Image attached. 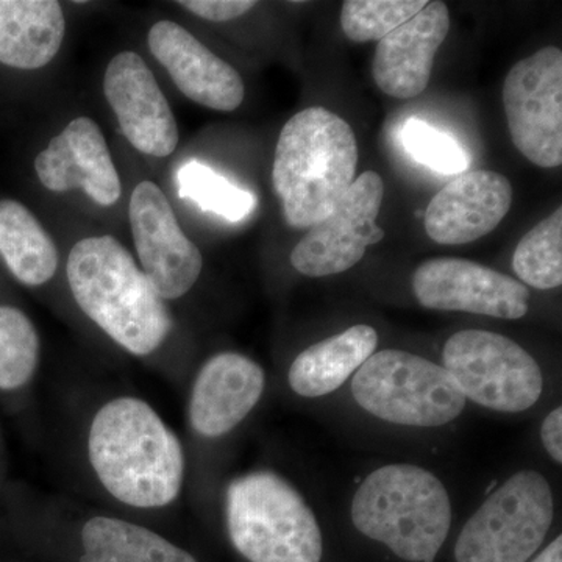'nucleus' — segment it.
I'll list each match as a JSON object with an SVG mask.
<instances>
[{"label": "nucleus", "instance_id": "nucleus-17", "mask_svg": "<svg viewBox=\"0 0 562 562\" xmlns=\"http://www.w3.org/2000/svg\"><path fill=\"white\" fill-rule=\"evenodd\" d=\"M147 41L151 55L192 102L216 111H233L241 105L246 88L238 70L187 29L177 22L160 21L150 29Z\"/></svg>", "mask_w": 562, "mask_h": 562}, {"label": "nucleus", "instance_id": "nucleus-24", "mask_svg": "<svg viewBox=\"0 0 562 562\" xmlns=\"http://www.w3.org/2000/svg\"><path fill=\"white\" fill-rule=\"evenodd\" d=\"M177 190L184 201L194 202L199 209L225 221H244L257 206V199L251 192L236 187L198 160L184 162L177 171Z\"/></svg>", "mask_w": 562, "mask_h": 562}, {"label": "nucleus", "instance_id": "nucleus-29", "mask_svg": "<svg viewBox=\"0 0 562 562\" xmlns=\"http://www.w3.org/2000/svg\"><path fill=\"white\" fill-rule=\"evenodd\" d=\"M539 439L547 457L554 465L562 464V406L560 403L546 413L539 424Z\"/></svg>", "mask_w": 562, "mask_h": 562}, {"label": "nucleus", "instance_id": "nucleus-21", "mask_svg": "<svg viewBox=\"0 0 562 562\" xmlns=\"http://www.w3.org/2000/svg\"><path fill=\"white\" fill-rule=\"evenodd\" d=\"M0 257L14 279L25 286H41L58 269L57 246L27 206L0 201Z\"/></svg>", "mask_w": 562, "mask_h": 562}, {"label": "nucleus", "instance_id": "nucleus-3", "mask_svg": "<svg viewBox=\"0 0 562 562\" xmlns=\"http://www.w3.org/2000/svg\"><path fill=\"white\" fill-rule=\"evenodd\" d=\"M66 273L81 312L128 353L147 357L168 339L172 328L168 305L113 236L77 243Z\"/></svg>", "mask_w": 562, "mask_h": 562}, {"label": "nucleus", "instance_id": "nucleus-22", "mask_svg": "<svg viewBox=\"0 0 562 562\" xmlns=\"http://www.w3.org/2000/svg\"><path fill=\"white\" fill-rule=\"evenodd\" d=\"M81 549L85 562H199L158 532L109 516L83 525Z\"/></svg>", "mask_w": 562, "mask_h": 562}, {"label": "nucleus", "instance_id": "nucleus-1", "mask_svg": "<svg viewBox=\"0 0 562 562\" xmlns=\"http://www.w3.org/2000/svg\"><path fill=\"white\" fill-rule=\"evenodd\" d=\"M88 454L102 486L133 508H165L183 487L179 436L140 398H113L95 413Z\"/></svg>", "mask_w": 562, "mask_h": 562}, {"label": "nucleus", "instance_id": "nucleus-26", "mask_svg": "<svg viewBox=\"0 0 562 562\" xmlns=\"http://www.w3.org/2000/svg\"><path fill=\"white\" fill-rule=\"evenodd\" d=\"M425 0H347L341 9L344 35L355 43L380 41L412 20Z\"/></svg>", "mask_w": 562, "mask_h": 562}, {"label": "nucleus", "instance_id": "nucleus-9", "mask_svg": "<svg viewBox=\"0 0 562 562\" xmlns=\"http://www.w3.org/2000/svg\"><path fill=\"white\" fill-rule=\"evenodd\" d=\"M503 109L516 149L543 169L562 165V52L547 46L513 66Z\"/></svg>", "mask_w": 562, "mask_h": 562}, {"label": "nucleus", "instance_id": "nucleus-25", "mask_svg": "<svg viewBox=\"0 0 562 562\" xmlns=\"http://www.w3.org/2000/svg\"><path fill=\"white\" fill-rule=\"evenodd\" d=\"M40 336L27 314L0 306V390L16 391L35 375L40 362Z\"/></svg>", "mask_w": 562, "mask_h": 562}, {"label": "nucleus", "instance_id": "nucleus-11", "mask_svg": "<svg viewBox=\"0 0 562 562\" xmlns=\"http://www.w3.org/2000/svg\"><path fill=\"white\" fill-rule=\"evenodd\" d=\"M413 294L425 310L519 321L531 312V291L519 280L464 258H431L413 273Z\"/></svg>", "mask_w": 562, "mask_h": 562}, {"label": "nucleus", "instance_id": "nucleus-12", "mask_svg": "<svg viewBox=\"0 0 562 562\" xmlns=\"http://www.w3.org/2000/svg\"><path fill=\"white\" fill-rule=\"evenodd\" d=\"M128 220L140 271L162 301L183 297L201 277L203 257L181 231L171 203L154 181H140L133 190Z\"/></svg>", "mask_w": 562, "mask_h": 562}, {"label": "nucleus", "instance_id": "nucleus-19", "mask_svg": "<svg viewBox=\"0 0 562 562\" xmlns=\"http://www.w3.org/2000/svg\"><path fill=\"white\" fill-rule=\"evenodd\" d=\"M379 346L380 333L372 325H350L295 355L286 373L288 386L303 401L331 397L346 390Z\"/></svg>", "mask_w": 562, "mask_h": 562}, {"label": "nucleus", "instance_id": "nucleus-10", "mask_svg": "<svg viewBox=\"0 0 562 562\" xmlns=\"http://www.w3.org/2000/svg\"><path fill=\"white\" fill-rule=\"evenodd\" d=\"M384 183L375 171L362 172L325 220L316 222L291 251V265L310 279L350 271L366 250L384 238L376 225Z\"/></svg>", "mask_w": 562, "mask_h": 562}, {"label": "nucleus", "instance_id": "nucleus-27", "mask_svg": "<svg viewBox=\"0 0 562 562\" xmlns=\"http://www.w3.org/2000/svg\"><path fill=\"white\" fill-rule=\"evenodd\" d=\"M403 146L406 151L420 165L427 166L431 171L454 176L468 171L471 157L462 149L460 144L432 127L428 122L412 117L406 122L402 133Z\"/></svg>", "mask_w": 562, "mask_h": 562}, {"label": "nucleus", "instance_id": "nucleus-6", "mask_svg": "<svg viewBox=\"0 0 562 562\" xmlns=\"http://www.w3.org/2000/svg\"><path fill=\"white\" fill-rule=\"evenodd\" d=\"M225 525L236 552L249 562H322L324 535L313 506L272 471H251L228 483Z\"/></svg>", "mask_w": 562, "mask_h": 562}, {"label": "nucleus", "instance_id": "nucleus-16", "mask_svg": "<svg viewBox=\"0 0 562 562\" xmlns=\"http://www.w3.org/2000/svg\"><path fill=\"white\" fill-rule=\"evenodd\" d=\"M513 187L502 173L465 171L449 181L425 211V232L442 246H462L490 235L505 220Z\"/></svg>", "mask_w": 562, "mask_h": 562}, {"label": "nucleus", "instance_id": "nucleus-14", "mask_svg": "<svg viewBox=\"0 0 562 562\" xmlns=\"http://www.w3.org/2000/svg\"><path fill=\"white\" fill-rule=\"evenodd\" d=\"M265 369L247 355L221 351L202 366L192 384L188 419L205 439L231 435L254 413L265 395Z\"/></svg>", "mask_w": 562, "mask_h": 562}, {"label": "nucleus", "instance_id": "nucleus-28", "mask_svg": "<svg viewBox=\"0 0 562 562\" xmlns=\"http://www.w3.org/2000/svg\"><path fill=\"white\" fill-rule=\"evenodd\" d=\"M180 7L211 22L238 20L257 7L251 0H181Z\"/></svg>", "mask_w": 562, "mask_h": 562}, {"label": "nucleus", "instance_id": "nucleus-15", "mask_svg": "<svg viewBox=\"0 0 562 562\" xmlns=\"http://www.w3.org/2000/svg\"><path fill=\"white\" fill-rule=\"evenodd\" d=\"M36 176L52 192L80 188L101 206L121 199V179L105 136L90 117H76L35 160Z\"/></svg>", "mask_w": 562, "mask_h": 562}, {"label": "nucleus", "instance_id": "nucleus-20", "mask_svg": "<svg viewBox=\"0 0 562 562\" xmlns=\"http://www.w3.org/2000/svg\"><path fill=\"white\" fill-rule=\"evenodd\" d=\"M66 20L55 0H0V63L40 69L61 49Z\"/></svg>", "mask_w": 562, "mask_h": 562}, {"label": "nucleus", "instance_id": "nucleus-5", "mask_svg": "<svg viewBox=\"0 0 562 562\" xmlns=\"http://www.w3.org/2000/svg\"><path fill=\"white\" fill-rule=\"evenodd\" d=\"M355 412L406 432L453 427L469 403L441 362L402 349H379L347 384Z\"/></svg>", "mask_w": 562, "mask_h": 562}, {"label": "nucleus", "instance_id": "nucleus-23", "mask_svg": "<svg viewBox=\"0 0 562 562\" xmlns=\"http://www.w3.org/2000/svg\"><path fill=\"white\" fill-rule=\"evenodd\" d=\"M513 271L528 290L552 291L562 284V210L539 222L517 244Z\"/></svg>", "mask_w": 562, "mask_h": 562}, {"label": "nucleus", "instance_id": "nucleus-18", "mask_svg": "<svg viewBox=\"0 0 562 562\" xmlns=\"http://www.w3.org/2000/svg\"><path fill=\"white\" fill-rule=\"evenodd\" d=\"M449 31V9L436 0L380 40L372 61L379 90L395 99L417 98L427 90L436 54Z\"/></svg>", "mask_w": 562, "mask_h": 562}, {"label": "nucleus", "instance_id": "nucleus-13", "mask_svg": "<svg viewBox=\"0 0 562 562\" xmlns=\"http://www.w3.org/2000/svg\"><path fill=\"white\" fill-rule=\"evenodd\" d=\"M103 92L128 143L149 157H169L179 144V125L147 63L135 52L114 55Z\"/></svg>", "mask_w": 562, "mask_h": 562}, {"label": "nucleus", "instance_id": "nucleus-8", "mask_svg": "<svg viewBox=\"0 0 562 562\" xmlns=\"http://www.w3.org/2000/svg\"><path fill=\"white\" fill-rule=\"evenodd\" d=\"M439 362L468 403L502 416L535 412L550 391L538 358L502 333L454 331L443 342Z\"/></svg>", "mask_w": 562, "mask_h": 562}, {"label": "nucleus", "instance_id": "nucleus-4", "mask_svg": "<svg viewBox=\"0 0 562 562\" xmlns=\"http://www.w3.org/2000/svg\"><path fill=\"white\" fill-rule=\"evenodd\" d=\"M358 143L349 122L324 106L299 111L281 128L272 184L284 220L310 228L335 210L353 184Z\"/></svg>", "mask_w": 562, "mask_h": 562}, {"label": "nucleus", "instance_id": "nucleus-2", "mask_svg": "<svg viewBox=\"0 0 562 562\" xmlns=\"http://www.w3.org/2000/svg\"><path fill=\"white\" fill-rule=\"evenodd\" d=\"M349 514L362 538L405 562H435L454 522L449 487L416 462H386L366 473L351 494Z\"/></svg>", "mask_w": 562, "mask_h": 562}, {"label": "nucleus", "instance_id": "nucleus-7", "mask_svg": "<svg viewBox=\"0 0 562 562\" xmlns=\"http://www.w3.org/2000/svg\"><path fill=\"white\" fill-rule=\"evenodd\" d=\"M557 494L546 473L524 468L506 476L458 532L457 562H530L557 519Z\"/></svg>", "mask_w": 562, "mask_h": 562}, {"label": "nucleus", "instance_id": "nucleus-30", "mask_svg": "<svg viewBox=\"0 0 562 562\" xmlns=\"http://www.w3.org/2000/svg\"><path fill=\"white\" fill-rule=\"evenodd\" d=\"M530 562H562V536H557L553 541L543 546L541 552Z\"/></svg>", "mask_w": 562, "mask_h": 562}]
</instances>
